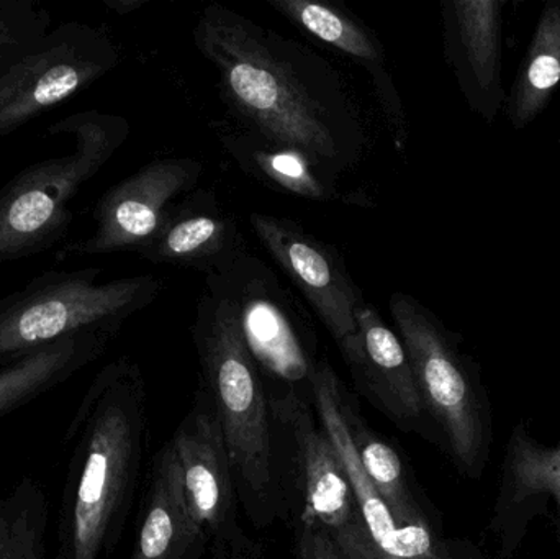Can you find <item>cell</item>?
Instances as JSON below:
<instances>
[{
  "instance_id": "5b68a950",
  "label": "cell",
  "mask_w": 560,
  "mask_h": 559,
  "mask_svg": "<svg viewBox=\"0 0 560 559\" xmlns=\"http://www.w3.org/2000/svg\"><path fill=\"white\" fill-rule=\"evenodd\" d=\"M101 268L49 271L0 299V370L74 335L120 334L163 291L153 275L98 284Z\"/></svg>"
},
{
  "instance_id": "277c9868",
  "label": "cell",
  "mask_w": 560,
  "mask_h": 559,
  "mask_svg": "<svg viewBox=\"0 0 560 559\" xmlns=\"http://www.w3.org/2000/svg\"><path fill=\"white\" fill-rule=\"evenodd\" d=\"M48 133L71 137V153L25 167L0 189V265L65 240L72 199L124 147L130 124L120 115L84 110L56 121Z\"/></svg>"
},
{
  "instance_id": "3957f363",
  "label": "cell",
  "mask_w": 560,
  "mask_h": 559,
  "mask_svg": "<svg viewBox=\"0 0 560 559\" xmlns=\"http://www.w3.org/2000/svg\"><path fill=\"white\" fill-rule=\"evenodd\" d=\"M192 340L199 386L212 400L235 469L242 511L259 531L287 522L278 475L271 393L232 302L206 286Z\"/></svg>"
},
{
  "instance_id": "4fadbf2b",
  "label": "cell",
  "mask_w": 560,
  "mask_h": 559,
  "mask_svg": "<svg viewBox=\"0 0 560 559\" xmlns=\"http://www.w3.org/2000/svg\"><path fill=\"white\" fill-rule=\"evenodd\" d=\"M503 2L444 0V56L474 114L492 124L506 104L502 79Z\"/></svg>"
},
{
  "instance_id": "8fae6325",
  "label": "cell",
  "mask_w": 560,
  "mask_h": 559,
  "mask_svg": "<svg viewBox=\"0 0 560 559\" xmlns=\"http://www.w3.org/2000/svg\"><path fill=\"white\" fill-rule=\"evenodd\" d=\"M249 225L348 360L359 347L358 312L365 299L335 246L295 220L249 213Z\"/></svg>"
},
{
  "instance_id": "4316f807",
  "label": "cell",
  "mask_w": 560,
  "mask_h": 559,
  "mask_svg": "<svg viewBox=\"0 0 560 559\" xmlns=\"http://www.w3.org/2000/svg\"><path fill=\"white\" fill-rule=\"evenodd\" d=\"M210 559H265L262 558V554H256V555H222V557H219V555H212Z\"/></svg>"
},
{
  "instance_id": "ffe728a7",
  "label": "cell",
  "mask_w": 560,
  "mask_h": 559,
  "mask_svg": "<svg viewBox=\"0 0 560 559\" xmlns=\"http://www.w3.org/2000/svg\"><path fill=\"white\" fill-rule=\"evenodd\" d=\"M339 409L359 466L394 515L395 522L404 528L430 525L411 488L400 453L369 426L345 384L339 387Z\"/></svg>"
},
{
  "instance_id": "7c38bea8",
  "label": "cell",
  "mask_w": 560,
  "mask_h": 559,
  "mask_svg": "<svg viewBox=\"0 0 560 559\" xmlns=\"http://www.w3.org/2000/svg\"><path fill=\"white\" fill-rule=\"evenodd\" d=\"M203 164L196 158H160L120 180L98 199L95 230L59 249L58 261L110 253H140L154 238L174 203L194 193Z\"/></svg>"
},
{
  "instance_id": "603a6c76",
  "label": "cell",
  "mask_w": 560,
  "mask_h": 559,
  "mask_svg": "<svg viewBox=\"0 0 560 559\" xmlns=\"http://www.w3.org/2000/svg\"><path fill=\"white\" fill-rule=\"evenodd\" d=\"M48 524V496L25 476L0 498V559H45Z\"/></svg>"
},
{
  "instance_id": "ba28073f",
  "label": "cell",
  "mask_w": 560,
  "mask_h": 559,
  "mask_svg": "<svg viewBox=\"0 0 560 559\" xmlns=\"http://www.w3.org/2000/svg\"><path fill=\"white\" fill-rule=\"evenodd\" d=\"M120 58L105 26L68 22L49 30L0 75V138L81 94Z\"/></svg>"
},
{
  "instance_id": "d6986e66",
  "label": "cell",
  "mask_w": 560,
  "mask_h": 559,
  "mask_svg": "<svg viewBox=\"0 0 560 559\" xmlns=\"http://www.w3.org/2000/svg\"><path fill=\"white\" fill-rule=\"evenodd\" d=\"M114 338L104 331L74 335L0 370V417L71 380L97 361Z\"/></svg>"
},
{
  "instance_id": "d4e9b609",
  "label": "cell",
  "mask_w": 560,
  "mask_h": 559,
  "mask_svg": "<svg viewBox=\"0 0 560 559\" xmlns=\"http://www.w3.org/2000/svg\"><path fill=\"white\" fill-rule=\"evenodd\" d=\"M293 531V559H345L329 535L310 519L290 521Z\"/></svg>"
},
{
  "instance_id": "52a82bcc",
  "label": "cell",
  "mask_w": 560,
  "mask_h": 559,
  "mask_svg": "<svg viewBox=\"0 0 560 559\" xmlns=\"http://www.w3.org/2000/svg\"><path fill=\"white\" fill-rule=\"evenodd\" d=\"M203 276L206 286L236 308L243 337L266 383L310 389L322 360L315 331L278 272L245 246Z\"/></svg>"
},
{
  "instance_id": "7402d4cb",
  "label": "cell",
  "mask_w": 560,
  "mask_h": 559,
  "mask_svg": "<svg viewBox=\"0 0 560 559\" xmlns=\"http://www.w3.org/2000/svg\"><path fill=\"white\" fill-rule=\"evenodd\" d=\"M560 84V2H548L539 16L528 51L506 97V117L515 130L528 127Z\"/></svg>"
},
{
  "instance_id": "8992f818",
  "label": "cell",
  "mask_w": 560,
  "mask_h": 559,
  "mask_svg": "<svg viewBox=\"0 0 560 559\" xmlns=\"http://www.w3.org/2000/svg\"><path fill=\"white\" fill-rule=\"evenodd\" d=\"M269 393L287 522H316L345 559H377L351 479L316 416L308 387L269 386Z\"/></svg>"
},
{
  "instance_id": "9c48e42d",
  "label": "cell",
  "mask_w": 560,
  "mask_h": 559,
  "mask_svg": "<svg viewBox=\"0 0 560 559\" xmlns=\"http://www.w3.org/2000/svg\"><path fill=\"white\" fill-rule=\"evenodd\" d=\"M388 308L428 414L446 433L454 458L472 468L480 446L476 393L453 335L413 295L394 292Z\"/></svg>"
},
{
  "instance_id": "30bf717a",
  "label": "cell",
  "mask_w": 560,
  "mask_h": 559,
  "mask_svg": "<svg viewBox=\"0 0 560 559\" xmlns=\"http://www.w3.org/2000/svg\"><path fill=\"white\" fill-rule=\"evenodd\" d=\"M184 494L210 541V555L262 554L240 522L238 486L212 400L197 386L192 403L170 440Z\"/></svg>"
},
{
  "instance_id": "5bb4252c",
  "label": "cell",
  "mask_w": 560,
  "mask_h": 559,
  "mask_svg": "<svg viewBox=\"0 0 560 559\" xmlns=\"http://www.w3.org/2000/svg\"><path fill=\"white\" fill-rule=\"evenodd\" d=\"M341 384V377L328 360H319L310 381V396H312L316 416L332 445L338 450V455L341 456L342 465L351 479L377 559H446V554L438 544L433 528L430 525L400 527L381 496L365 478L355 458L341 409H339Z\"/></svg>"
},
{
  "instance_id": "ac0fdd59",
  "label": "cell",
  "mask_w": 560,
  "mask_h": 559,
  "mask_svg": "<svg viewBox=\"0 0 560 559\" xmlns=\"http://www.w3.org/2000/svg\"><path fill=\"white\" fill-rule=\"evenodd\" d=\"M210 541L184 494L179 465L171 443L151 459L130 559H202Z\"/></svg>"
},
{
  "instance_id": "7a4b0ae2",
  "label": "cell",
  "mask_w": 560,
  "mask_h": 559,
  "mask_svg": "<svg viewBox=\"0 0 560 559\" xmlns=\"http://www.w3.org/2000/svg\"><path fill=\"white\" fill-rule=\"evenodd\" d=\"M56 527V559H104L120 545L143 476L150 440L148 384L140 364L118 357L82 396Z\"/></svg>"
},
{
  "instance_id": "44dd1931",
  "label": "cell",
  "mask_w": 560,
  "mask_h": 559,
  "mask_svg": "<svg viewBox=\"0 0 560 559\" xmlns=\"http://www.w3.org/2000/svg\"><path fill=\"white\" fill-rule=\"evenodd\" d=\"M217 135L236 163L278 193L318 202H351L339 190V180L319 171L302 154L282 148L269 147L246 137L236 128L217 125Z\"/></svg>"
},
{
  "instance_id": "9a60e30c",
  "label": "cell",
  "mask_w": 560,
  "mask_h": 559,
  "mask_svg": "<svg viewBox=\"0 0 560 559\" xmlns=\"http://www.w3.org/2000/svg\"><path fill=\"white\" fill-rule=\"evenodd\" d=\"M268 3L287 22L361 66L371 81L375 101L387 120L395 147L404 150L408 141L407 112L395 85L387 53L374 30L355 13L335 2L268 0Z\"/></svg>"
},
{
  "instance_id": "cb8c5ba5",
  "label": "cell",
  "mask_w": 560,
  "mask_h": 559,
  "mask_svg": "<svg viewBox=\"0 0 560 559\" xmlns=\"http://www.w3.org/2000/svg\"><path fill=\"white\" fill-rule=\"evenodd\" d=\"M51 22L36 0H0V75L51 30Z\"/></svg>"
},
{
  "instance_id": "e0dca14e",
  "label": "cell",
  "mask_w": 560,
  "mask_h": 559,
  "mask_svg": "<svg viewBox=\"0 0 560 559\" xmlns=\"http://www.w3.org/2000/svg\"><path fill=\"white\" fill-rule=\"evenodd\" d=\"M245 246L232 213L209 190H194L174 203L160 232L138 255L154 265L207 275Z\"/></svg>"
},
{
  "instance_id": "2e32d148",
  "label": "cell",
  "mask_w": 560,
  "mask_h": 559,
  "mask_svg": "<svg viewBox=\"0 0 560 559\" xmlns=\"http://www.w3.org/2000/svg\"><path fill=\"white\" fill-rule=\"evenodd\" d=\"M358 328V350L345 360L355 391L398 429L420 432L428 410L400 337L368 301Z\"/></svg>"
},
{
  "instance_id": "484cf974",
  "label": "cell",
  "mask_w": 560,
  "mask_h": 559,
  "mask_svg": "<svg viewBox=\"0 0 560 559\" xmlns=\"http://www.w3.org/2000/svg\"><path fill=\"white\" fill-rule=\"evenodd\" d=\"M150 0H104V5L118 15H128V13L138 12Z\"/></svg>"
},
{
  "instance_id": "6da1fadb",
  "label": "cell",
  "mask_w": 560,
  "mask_h": 559,
  "mask_svg": "<svg viewBox=\"0 0 560 559\" xmlns=\"http://www.w3.org/2000/svg\"><path fill=\"white\" fill-rule=\"evenodd\" d=\"M192 36L236 130L302 154L338 180L361 163L364 121L325 56L222 3L200 12Z\"/></svg>"
}]
</instances>
